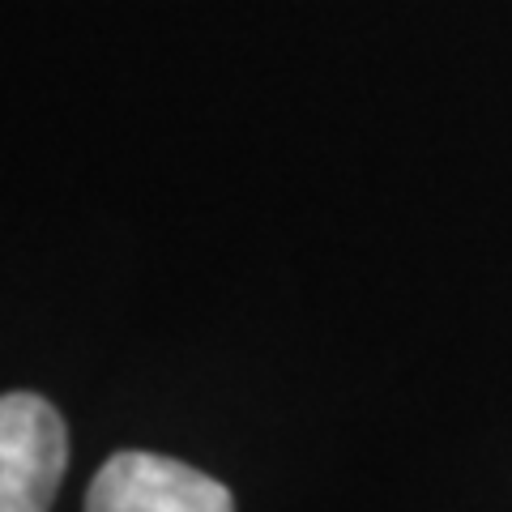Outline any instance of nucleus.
<instances>
[{
	"instance_id": "1",
	"label": "nucleus",
	"mask_w": 512,
	"mask_h": 512,
	"mask_svg": "<svg viewBox=\"0 0 512 512\" xmlns=\"http://www.w3.org/2000/svg\"><path fill=\"white\" fill-rule=\"evenodd\" d=\"M69 431L60 410L39 393L0 397V512H52Z\"/></svg>"
},
{
	"instance_id": "2",
	"label": "nucleus",
	"mask_w": 512,
	"mask_h": 512,
	"mask_svg": "<svg viewBox=\"0 0 512 512\" xmlns=\"http://www.w3.org/2000/svg\"><path fill=\"white\" fill-rule=\"evenodd\" d=\"M86 512H235L218 478L158 453H116L86 491Z\"/></svg>"
}]
</instances>
